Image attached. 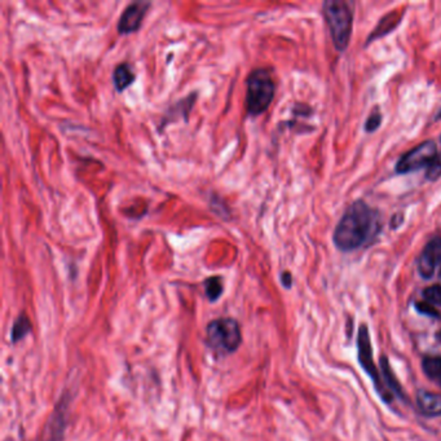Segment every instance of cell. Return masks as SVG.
Masks as SVG:
<instances>
[{"label": "cell", "instance_id": "22", "mask_svg": "<svg viewBox=\"0 0 441 441\" xmlns=\"http://www.w3.org/2000/svg\"><path fill=\"white\" fill-rule=\"evenodd\" d=\"M439 383H440V384H441V380H439Z\"/></svg>", "mask_w": 441, "mask_h": 441}, {"label": "cell", "instance_id": "8", "mask_svg": "<svg viewBox=\"0 0 441 441\" xmlns=\"http://www.w3.org/2000/svg\"><path fill=\"white\" fill-rule=\"evenodd\" d=\"M359 357L361 365L364 369L368 371L370 377L374 380L375 384L380 387V395L382 393V386H380V378L377 373V369L373 362V353H371V346H370L369 331L366 326H361L359 331Z\"/></svg>", "mask_w": 441, "mask_h": 441}, {"label": "cell", "instance_id": "7", "mask_svg": "<svg viewBox=\"0 0 441 441\" xmlns=\"http://www.w3.org/2000/svg\"><path fill=\"white\" fill-rule=\"evenodd\" d=\"M441 267V238H433L422 251L418 271L423 278H431L438 267Z\"/></svg>", "mask_w": 441, "mask_h": 441}, {"label": "cell", "instance_id": "13", "mask_svg": "<svg viewBox=\"0 0 441 441\" xmlns=\"http://www.w3.org/2000/svg\"><path fill=\"white\" fill-rule=\"evenodd\" d=\"M423 370L431 380H441V357H427L423 360Z\"/></svg>", "mask_w": 441, "mask_h": 441}, {"label": "cell", "instance_id": "21", "mask_svg": "<svg viewBox=\"0 0 441 441\" xmlns=\"http://www.w3.org/2000/svg\"><path fill=\"white\" fill-rule=\"evenodd\" d=\"M439 276H440L441 277V267H440V271H439Z\"/></svg>", "mask_w": 441, "mask_h": 441}, {"label": "cell", "instance_id": "10", "mask_svg": "<svg viewBox=\"0 0 441 441\" xmlns=\"http://www.w3.org/2000/svg\"><path fill=\"white\" fill-rule=\"evenodd\" d=\"M135 72L133 66L127 62L119 63L113 72V82L118 92H122L127 87H130L135 81Z\"/></svg>", "mask_w": 441, "mask_h": 441}, {"label": "cell", "instance_id": "17", "mask_svg": "<svg viewBox=\"0 0 441 441\" xmlns=\"http://www.w3.org/2000/svg\"><path fill=\"white\" fill-rule=\"evenodd\" d=\"M380 119H382V117H380V112L378 113H373L369 117V119L366 121V126H365V130L366 131H369V133H373V131H375L378 127H380Z\"/></svg>", "mask_w": 441, "mask_h": 441}, {"label": "cell", "instance_id": "18", "mask_svg": "<svg viewBox=\"0 0 441 441\" xmlns=\"http://www.w3.org/2000/svg\"><path fill=\"white\" fill-rule=\"evenodd\" d=\"M417 308H418V311L421 313L429 315L431 317H439V312L436 311V308L433 307L430 303H427V302L426 303H417Z\"/></svg>", "mask_w": 441, "mask_h": 441}, {"label": "cell", "instance_id": "12", "mask_svg": "<svg viewBox=\"0 0 441 441\" xmlns=\"http://www.w3.org/2000/svg\"><path fill=\"white\" fill-rule=\"evenodd\" d=\"M204 285H205L206 297L211 303H215L216 300H219L224 293L223 278L219 277V276L206 278Z\"/></svg>", "mask_w": 441, "mask_h": 441}, {"label": "cell", "instance_id": "11", "mask_svg": "<svg viewBox=\"0 0 441 441\" xmlns=\"http://www.w3.org/2000/svg\"><path fill=\"white\" fill-rule=\"evenodd\" d=\"M31 333V322L26 313H21L19 317L14 320L12 331H10V340L13 344L19 343L20 340L25 338L28 334Z\"/></svg>", "mask_w": 441, "mask_h": 441}, {"label": "cell", "instance_id": "4", "mask_svg": "<svg viewBox=\"0 0 441 441\" xmlns=\"http://www.w3.org/2000/svg\"><path fill=\"white\" fill-rule=\"evenodd\" d=\"M275 82L271 72L257 69L247 77L246 109L250 115L264 113L275 97Z\"/></svg>", "mask_w": 441, "mask_h": 441}, {"label": "cell", "instance_id": "20", "mask_svg": "<svg viewBox=\"0 0 441 441\" xmlns=\"http://www.w3.org/2000/svg\"><path fill=\"white\" fill-rule=\"evenodd\" d=\"M436 118H438V119H441V109L440 112H439V113H438V115H436Z\"/></svg>", "mask_w": 441, "mask_h": 441}, {"label": "cell", "instance_id": "15", "mask_svg": "<svg viewBox=\"0 0 441 441\" xmlns=\"http://www.w3.org/2000/svg\"><path fill=\"white\" fill-rule=\"evenodd\" d=\"M382 365H383V371H384V375L387 377V382H389V387L391 390H395L396 392H400V386L399 383L395 380L393 374L391 373L390 365L386 362V360H382Z\"/></svg>", "mask_w": 441, "mask_h": 441}, {"label": "cell", "instance_id": "19", "mask_svg": "<svg viewBox=\"0 0 441 441\" xmlns=\"http://www.w3.org/2000/svg\"><path fill=\"white\" fill-rule=\"evenodd\" d=\"M281 281H282V285L285 286V288H291V275L288 273V272H284L282 275H281Z\"/></svg>", "mask_w": 441, "mask_h": 441}, {"label": "cell", "instance_id": "9", "mask_svg": "<svg viewBox=\"0 0 441 441\" xmlns=\"http://www.w3.org/2000/svg\"><path fill=\"white\" fill-rule=\"evenodd\" d=\"M417 405H418V409L424 415H429V417L441 415V393L421 391L417 395Z\"/></svg>", "mask_w": 441, "mask_h": 441}, {"label": "cell", "instance_id": "3", "mask_svg": "<svg viewBox=\"0 0 441 441\" xmlns=\"http://www.w3.org/2000/svg\"><path fill=\"white\" fill-rule=\"evenodd\" d=\"M324 16L335 48L343 52L349 47L352 34L353 14L347 1L328 0L324 3Z\"/></svg>", "mask_w": 441, "mask_h": 441}, {"label": "cell", "instance_id": "6", "mask_svg": "<svg viewBox=\"0 0 441 441\" xmlns=\"http://www.w3.org/2000/svg\"><path fill=\"white\" fill-rule=\"evenodd\" d=\"M149 7L150 3L146 1H137L128 6L119 19L118 31L121 34H131L139 30Z\"/></svg>", "mask_w": 441, "mask_h": 441}, {"label": "cell", "instance_id": "1", "mask_svg": "<svg viewBox=\"0 0 441 441\" xmlns=\"http://www.w3.org/2000/svg\"><path fill=\"white\" fill-rule=\"evenodd\" d=\"M375 211L364 201L349 206L334 232V244L342 251H352L362 246L375 226Z\"/></svg>", "mask_w": 441, "mask_h": 441}, {"label": "cell", "instance_id": "16", "mask_svg": "<svg viewBox=\"0 0 441 441\" xmlns=\"http://www.w3.org/2000/svg\"><path fill=\"white\" fill-rule=\"evenodd\" d=\"M427 179L430 180H436L441 176V159L436 158L429 167H427V173H426Z\"/></svg>", "mask_w": 441, "mask_h": 441}, {"label": "cell", "instance_id": "14", "mask_svg": "<svg viewBox=\"0 0 441 441\" xmlns=\"http://www.w3.org/2000/svg\"><path fill=\"white\" fill-rule=\"evenodd\" d=\"M423 297L430 304H441V285H433L423 291Z\"/></svg>", "mask_w": 441, "mask_h": 441}, {"label": "cell", "instance_id": "5", "mask_svg": "<svg viewBox=\"0 0 441 441\" xmlns=\"http://www.w3.org/2000/svg\"><path fill=\"white\" fill-rule=\"evenodd\" d=\"M438 158V146L433 141H424L417 145L401 157L396 164V173L408 174L423 167H429Z\"/></svg>", "mask_w": 441, "mask_h": 441}, {"label": "cell", "instance_id": "2", "mask_svg": "<svg viewBox=\"0 0 441 441\" xmlns=\"http://www.w3.org/2000/svg\"><path fill=\"white\" fill-rule=\"evenodd\" d=\"M205 344L219 356L232 355L242 344V330L236 318L220 317L206 326Z\"/></svg>", "mask_w": 441, "mask_h": 441}]
</instances>
